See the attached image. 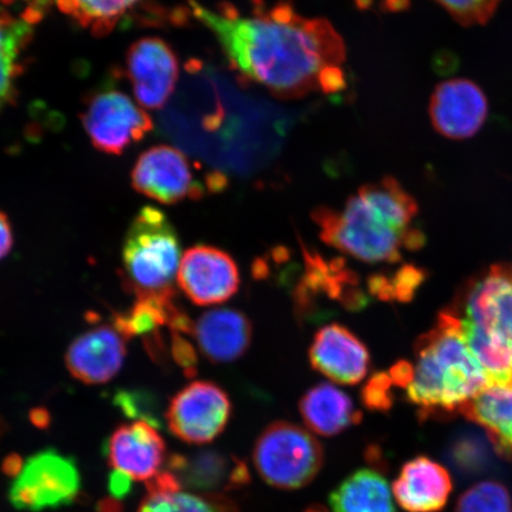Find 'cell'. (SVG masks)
I'll list each match as a JSON object with an SVG mask.
<instances>
[{"label": "cell", "instance_id": "6da1fadb", "mask_svg": "<svg viewBox=\"0 0 512 512\" xmlns=\"http://www.w3.org/2000/svg\"><path fill=\"white\" fill-rule=\"evenodd\" d=\"M190 11L216 38L241 79L283 99L332 95L347 88V48L328 19L300 14L291 3L208 8L189 0Z\"/></svg>", "mask_w": 512, "mask_h": 512}, {"label": "cell", "instance_id": "7a4b0ae2", "mask_svg": "<svg viewBox=\"0 0 512 512\" xmlns=\"http://www.w3.org/2000/svg\"><path fill=\"white\" fill-rule=\"evenodd\" d=\"M418 203L393 177L368 183L348 198L342 208L313 210L319 238L337 251L367 264H396L403 251L425 245L415 226Z\"/></svg>", "mask_w": 512, "mask_h": 512}, {"label": "cell", "instance_id": "3957f363", "mask_svg": "<svg viewBox=\"0 0 512 512\" xmlns=\"http://www.w3.org/2000/svg\"><path fill=\"white\" fill-rule=\"evenodd\" d=\"M413 380L407 399L420 418L459 413L466 402L489 388L488 377L463 335L450 307L441 311L433 328L415 343Z\"/></svg>", "mask_w": 512, "mask_h": 512}, {"label": "cell", "instance_id": "277c9868", "mask_svg": "<svg viewBox=\"0 0 512 512\" xmlns=\"http://www.w3.org/2000/svg\"><path fill=\"white\" fill-rule=\"evenodd\" d=\"M181 245L163 211L144 207L134 217L123 247L125 284L137 298L176 294Z\"/></svg>", "mask_w": 512, "mask_h": 512}, {"label": "cell", "instance_id": "5b68a950", "mask_svg": "<svg viewBox=\"0 0 512 512\" xmlns=\"http://www.w3.org/2000/svg\"><path fill=\"white\" fill-rule=\"evenodd\" d=\"M323 463V447L315 435L288 421L268 425L253 448L255 470L265 483L280 490L309 485Z\"/></svg>", "mask_w": 512, "mask_h": 512}, {"label": "cell", "instance_id": "8992f818", "mask_svg": "<svg viewBox=\"0 0 512 512\" xmlns=\"http://www.w3.org/2000/svg\"><path fill=\"white\" fill-rule=\"evenodd\" d=\"M304 272L294 287V311L302 320L330 315L332 310L358 312L369 304L358 274L342 258L324 255L303 246Z\"/></svg>", "mask_w": 512, "mask_h": 512}, {"label": "cell", "instance_id": "52a82bcc", "mask_svg": "<svg viewBox=\"0 0 512 512\" xmlns=\"http://www.w3.org/2000/svg\"><path fill=\"white\" fill-rule=\"evenodd\" d=\"M132 187L151 200L176 204L200 200L207 192L223 190L227 179L217 172L202 177L201 171L181 150L157 145L137 159L132 170Z\"/></svg>", "mask_w": 512, "mask_h": 512}, {"label": "cell", "instance_id": "ba28073f", "mask_svg": "<svg viewBox=\"0 0 512 512\" xmlns=\"http://www.w3.org/2000/svg\"><path fill=\"white\" fill-rule=\"evenodd\" d=\"M80 489L81 477L75 460L47 448L24 462L11 485L9 498L18 510L38 512L75 502Z\"/></svg>", "mask_w": 512, "mask_h": 512}, {"label": "cell", "instance_id": "9c48e42d", "mask_svg": "<svg viewBox=\"0 0 512 512\" xmlns=\"http://www.w3.org/2000/svg\"><path fill=\"white\" fill-rule=\"evenodd\" d=\"M82 125L96 150L121 155L153 130L149 114L131 96L106 88L88 99L81 114Z\"/></svg>", "mask_w": 512, "mask_h": 512}, {"label": "cell", "instance_id": "30bf717a", "mask_svg": "<svg viewBox=\"0 0 512 512\" xmlns=\"http://www.w3.org/2000/svg\"><path fill=\"white\" fill-rule=\"evenodd\" d=\"M233 405L226 390L210 381H194L172 398L166 424L176 438L191 445H206L226 430Z\"/></svg>", "mask_w": 512, "mask_h": 512}, {"label": "cell", "instance_id": "8fae6325", "mask_svg": "<svg viewBox=\"0 0 512 512\" xmlns=\"http://www.w3.org/2000/svg\"><path fill=\"white\" fill-rule=\"evenodd\" d=\"M450 309L512 348V268L495 265L466 286Z\"/></svg>", "mask_w": 512, "mask_h": 512}, {"label": "cell", "instance_id": "7c38bea8", "mask_svg": "<svg viewBox=\"0 0 512 512\" xmlns=\"http://www.w3.org/2000/svg\"><path fill=\"white\" fill-rule=\"evenodd\" d=\"M126 72L138 104L144 110H159L175 92L179 61L168 42L144 37L128 49Z\"/></svg>", "mask_w": 512, "mask_h": 512}, {"label": "cell", "instance_id": "4fadbf2b", "mask_svg": "<svg viewBox=\"0 0 512 512\" xmlns=\"http://www.w3.org/2000/svg\"><path fill=\"white\" fill-rule=\"evenodd\" d=\"M177 283L192 304H222L238 293L241 277L238 265L227 252L211 246H195L184 253Z\"/></svg>", "mask_w": 512, "mask_h": 512}, {"label": "cell", "instance_id": "5bb4252c", "mask_svg": "<svg viewBox=\"0 0 512 512\" xmlns=\"http://www.w3.org/2000/svg\"><path fill=\"white\" fill-rule=\"evenodd\" d=\"M435 131L448 139H469L480 131L489 114L483 89L467 79H452L435 87L430 101Z\"/></svg>", "mask_w": 512, "mask_h": 512}, {"label": "cell", "instance_id": "9a60e30c", "mask_svg": "<svg viewBox=\"0 0 512 512\" xmlns=\"http://www.w3.org/2000/svg\"><path fill=\"white\" fill-rule=\"evenodd\" d=\"M313 369L331 381L354 386L366 379L371 366L367 345L341 324L317 331L309 350Z\"/></svg>", "mask_w": 512, "mask_h": 512}, {"label": "cell", "instance_id": "2e32d148", "mask_svg": "<svg viewBox=\"0 0 512 512\" xmlns=\"http://www.w3.org/2000/svg\"><path fill=\"white\" fill-rule=\"evenodd\" d=\"M127 339L114 326H98L69 345V373L86 384H104L117 376L126 357Z\"/></svg>", "mask_w": 512, "mask_h": 512}, {"label": "cell", "instance_id": "e0dca14e", "mask_svg": "<svg viewBox=\"0 0 512 512\" xmlns=\"http://www.w3.org/2000/svg\"><path fill=\"white\" fill-rule=\"evenodd\" d=\"M165 450L156 427L142 420L119 426L107 440L105 454L114 470L149 482L158 475Z\"/></svg>", "mask_w": 512, "mask_h": 512}, {"label": "cell", "instance_id": "ac0fdd59", "mask_svg": "<svg viewBox=\"0 0 512 512\" xmlns=\"http://www.w3.org/2000/svg\"><path fill=\"white\" fill-rule=\"evenodd\" d=\"M198 348L208 361L232 363L247 354L253 341V325L242 311L211 310L194 324Z\"/></svg>", "mask_w": 512, "mask_h": 512}, {"label": "cell", "instance_id": "d6986e66", "mask_svg": "<svg viewBox=\"0 0 512 512\" xmlns=\"http://www.w3.org/2000/svg\"><path fill=\"white\" fill-rule=\"evenodd\" d=\"M392 490L395 501L407 512H438L450 498L452 479L443 465L419 456L402 466Z\"/></svg>", "mask_w": 512, "mask_h": 512}, {"label": "cell", "instance_id": "ffe728a7", "mask_svg": "<svg viewBox=\"0 0 512 512\" xmlns=\"http://www.w3.org/2000/svg\"><path fill=\"white\" fill-rule=\"evenodd\" d=\"M169 466L181 485L207 494L239 490L251 482L245 462L217 451H203L190 458L172 456Z\"/></svg>", "mask_w": 512, "mask_h": 512}, {"label": "cell", "instance_id": "44dd1931", "mask_svg": "<svg viewBox=\"0 0 512 512\" xmlns=\"http://www.w3.org/2000/svg\"><path fill=\"white\" fill-rule=\"evenodd\" d=\"M299 412L311 432L326 438L336 437L362 420L350 396L325 382L307 390L299 402Z\"/></svg>", "mask_w": 512, "mask_h": 512}, {"label": "cell", "instance_id": "7402d4cb", "mask_svg": "<svg viewBox=\"0 0 512 512\" xmlns=\"http://www.w3.org/2000/svg\"><path fill=\"white\" fill-rule=\"evenodd\" d=\"M484 428L498 456L512 459V387H489L459 409Z\"/></svg>", "mask_w": 512, "mask_h": 512}, {"label": "cell", "instance_id": "603a6c76", "mask_svg": "<svg viewBox=\"0 0 512 512\" xmlns=\"http://www.w3.org/2000/svg\"><path fill=\"white\" fill-rule=\"evenodd\" d=\"M32 22L0 11V114L15 104L25 53L32 40Z\"/></svg>", "mask_w": 512, "mask_h": 512}, {"label": "cell", "instance_id": "cb8c5ba5", "mask_svg": "<svg viewBox=\"0 0 512 512\" xmlns=\"http://www.w3.org/2000/svg\"><path fill=\"white\" fill-rule=\"evenodd\" d=\"M332 512H395L388 480L373 469H360L343 480L329 497Z\"/></svg>", "mask_w": 512, "mask_h": 512}, {"label": "cell", "instance_id": "d4e9b609", "mask_svg": "<svg viewBox=\"0 0 512 512\" xmlns=\"http://www.w3.org/2000/svg\"><path fill=\"white\" fill-rule=\"evenodd\" d=\"M143 0H57L64 15L92 32L95 36H106L113 31L121 19L142 3Z\"/></svg>", "mask_w": 512, "mask_h": 512}, {"label": "cell", "instance_id": "484cf974", "mask_svg": "<svg viewBox=\"0 0 512 512\" xmlns=\"http://www.w3.org/2000/svg\"><path fill=\"white\" fill-rule=\"evenodd\" d=\"M138 512H239L224 494L188 492L182 489L149 491Z\"/></svg>", "mask_w": 512, "mask_h": 512}, {"label": "cell", "instance_id": "4316f807", "mask_svg": "<svg viewBox=\"0 0 512 512\" xmlns=\"http://www.w3.org/2000/svg\"><path fill=\"white\" fill-rule=\"evenodd\" d=\"M427 273L414 265H405L392 273H376L367 280L369 296L384 303L411 302L425 283Z\"/></svg>", "mask_w": 512, "mask_h": 512}, {"label": "cell", "instance_id": "83f0119b", "mask_svg": "<svg viewBox=\"0 0 512 512\" xmlns=\"http://www.w3.org/2000/svg\"><path fill=\"white\" fill-rule=\"evenodd\" d=\"M456 512H512V498L507 486L484 480L458 498Z\"/></svg>", "mask_w": 512, "mask_h": 512}, {"label": "cell", "instance_id": "f1b7e54d", "mask_svg": "<svg viewBox=\"0 0 512 512\" xmlns=\"http://www.w3.org/2000/svg\"><path fill=\"white\" fill-rule=\"evenodd\" d=\"M486 440L473 433L460 435L450 448V459L453 465L465 475H475L484 471L489 465L491 456Z\"/></svg>", "mask_w": 512, "mask_h": 512}, {"label": "cell", "instance_id": "f546056e", "mask_svg": "<svg viewBox=\"0 0 512 512\" xmlns=\"http://www.w3.org/2000/svg\"><path fill=\"white\" fill-rule=\"evenodd\" d=\"M464 27L484 25L494 17L501 0H434Z\"/></svg>", "mask_w": 512, "mask_h": 512}, {"label": "cell", "instance_id": "4dcf8cb0", "mask_svg": "<svg viewBox=\"0 0 512 512\" xmlns=\"http://www.w3.org/2000/svg\"><path fill=\"white\" fill-rule=\"evenodd\" d=\"M393 387L394 383L386 371L375 373L361 390L363 406L371 412H389L395 401Z\"/></svg>", "mask_w": 512, "mask_h": 512}, {"label": "cell", "instance_id": "1f68e13d", "mask_svg": "<svg viewBox=\"0 0 512 512\" xmlns=\"http://www.w3.org/2000/svg\"><path fill=\"white\" fill-rule=\"evenodd\" d=\"M171 354L185 374L190 377L196 374V351L190 342L184 338V335L171 332Z\"/></svg>", "mask_w": 512, "mask_h": 512}, {"label": "cell", "instance_id": "d6a6232c", "mask_svg": "<svg viewBox=\"0 0 512 512\" xmlns=\"http://www.w3.org/2000/svg\"><path fill=\"white\" fill-rule=\"evenodd\" d=\"M356 8L377 14H398L411 6V0H351Z\"/></svg>", "mask_w": 512, "mask_h": 512}, {"label": "cell", "instance_id": "836d02e7", "mask_svg": "<svg viewBox=\"0 0 512 512\" xmlns=\"http://www.w3.org/2000/svg\"><path fill=\"white\" fill-rule=\"evenodd\" d=\"M107 486L111 497L121 501V499H124L131 494L133 479L130 476H127L124 472L114 470L110 477H108Z\"/></svg>", "mask_w": 512, "mask_h": 512}, {"label": "cell", "instance_id": "e575fe53", "mask_svg": "<svg viewBox=\"0 0 512 512\" xmlns=\"http://www.w3.org/2000/svg\"><path fill=\"white\" fill-rule=\"evenodd\" d=\"M413 364L408 361H399L388 371L394 386L406 389L413 380Z\"/></svg>", "mask_w": 512, "mask_h": 512}, {"label": "cell", "instance_id": "d590c367", "mask_svg": "<svg viewBox=\"0 0 512 512\" xmlns=\"http://www.w3.org/2000/svg\"><path fill=\"white\" fill-rule=\"evenodd\" d=\"M14 246V232H12L9 217L0 211V260L11 252Z\"/></svg>", "mask_w": 512, "mask_h": 512}, {"label": "cell", "instance_id": "8d00e7d4", "mask_svg": "<svg viewBox=\"0 0 512 512\" xmlns=\"http://www.w3.org/2000/svg\"><path fill=\"white\" fill-rule=\"evenodd\" d=\"M23 466V459L18 454H11L4 459L2 469L5 475L16 478L21 473Z\"/></svg>", "mask_w": 512, "mask_h": 512}, {"label": "cell", "instance_id": "74e56055", "mask_svg": "<svg viewBox=\"0 0 512 512\" xmlns=\"http://www.w3.org/2000/svg\"><path fill=\"white\" fill-rule=\"evenodd\" d=\"M121 501L113 497L106 498L98 504V512H123Z\"/></svg>", "mask_w": 512, "mask_h": 512}, {"label": "cell", "instance_id": "f35d334b", "mask_svg": "<svg viewBox=\"0 0 512 512\" xmlns=\"http://www.w3.org/2000/svg\"><path fill=\"white\" fill-rule=\"evenodd\" d=\"M30 419L32 421V424H34L36 427L44 428L49 425V414L46 411V409H35V411H32L30 414Z\"/></svg>", "mask_w": 512, "mask_h": 512}, {"label": "cell", "instance_id": "ab89813d", "mask_svg": "<svg viewBox=\"0 0 512 512\" xmlns=\"http://www.w3.org/2000/svg\"><path fill=\"white\" fill-rule=\"evenodd\" d=\"M304 512H326V510L322 507H319V505H313V507L306 509Z\"/></svg>", "mask_w": 512, "mask_h": 512}]
</instances>
